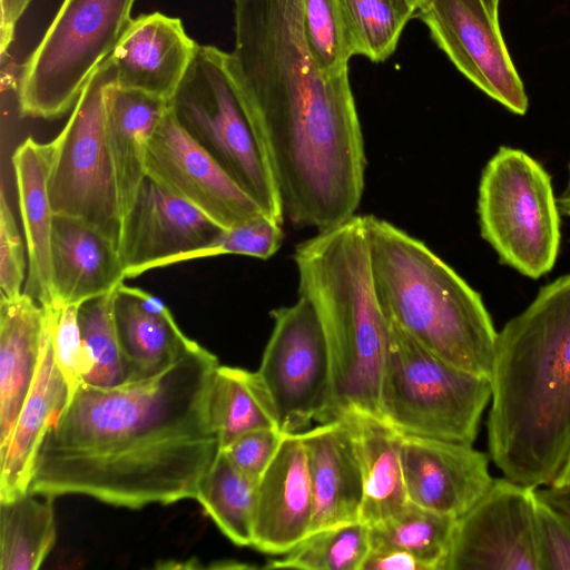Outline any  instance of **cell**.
Instances as JSON below:
<instances>
[{"mask_svg":"<svg viewBox=\"0 0 570 570\" xmlns=\"http://www.w3.org/2000/svg\"><path fill=\"white\" fill-rule=\"evenodd\" d=\"M109 57L94 72L58 136L51 140L48 193L55 214L94 225L119 247L122 220L105 131Z\"/></svg>","mask_w":570,"mask_h":570,"instance_id":"10","label":"cell"},{"mask_svg":"<svg viewBox=\"0 0 570 570\" xmlns=\"http://www.w3.org/2000/svg\"><path fill=\"white\" fill-rule=\"evenodd\" d=\"M229 68L284 218L323 232L358 208L364 139L348 70L312 58L302 0H234Z\"/></svg>","mask_w":570,"mask_h":570,"instance_id":"2","label":"cell"},{"mask_svg":"<svg viewBox=\"0 0 570 570\" xmlns=\"http://www.w3.org/2000/svg\"><path fill=\"white\" fill-rule=\"evenodd\" d=\"M135 1L63 0L22 66L20 114L51 120L69 112L127 29Z\"/></svg>","mask_w":570,"mask_h":570,"instance_id":"7","label":"cell"},{"mask_svg":"<svg viewBox=\"0 0 570 570\" xmlns=\"http://www.w3.org/2000/svg\"><path fill=\"white\" fill-rule=\"evenodd\" d=\"M362 570H433L416 556L395 548H371Z\"/></svg>","mask_w":570,"mask_h":570,"instance_id":"40","label":"cell"},{"mask_svg":"<svg viewBox=\"0 0 570 570\" xmlns=\"http://www.w3.org/2000/svg\"><path fill=\"white\" fill-rule=\"evenodd\" d=\"M31 0H0V53L6 55L14 38L16 26Z\"/></svg>","mask_w":570,"mask_h":570,"instance_id":"41","label":"cell"},{"mask_svg":"<svg viewBox=\"0 0 570 570\" xmlns=\"http://www.w3.org/2000/svg\"><path fill=\"white\" fill-rule=\"evenodd\" d=\"M114 317L127 382L164 372L193 342L160 298L125 283L115 291Z\"/></svg>","mask_w":570,"mask_h":570,"instance_id":"21","label":"cell"},{"mask_svg":"<svg viewBox=\"0 0 570 570\" xmlns=\"http://www.w3.org/2000/svg\"><path fill=\"white\" fill-rule=\"evenodd\" d=\"M499 2L423 0L416 14L462 75L511 112L524 115L528 97L501 33Z\"/></svg>","mask_w":570,"mask_h":570,"instance_id":"12","label":"cell"},{"mask_svg":"<svg viewBox=\"0 0 570 570\" xmlns=\"http://www.w3.org/2000/svg\"><path fill=\"white\" fill-rule=\"evenodd\" d=\"M69 399L70 389L55 358L46 318L38 373L9 443L0 452V501H10L29 491L41 439Z\"/></svg>","mask_w":570,"mask_h":570,"instance_id":"22","label":"cell"},{"mask_svg":"<svg viewBox=\"0 0 570 570\" xmlns=\"http://www.w3.org/2000/svg\"><path fill=\"white\" fill-rule=\"evenodd\" d=\"M456 519L407 502L395 517L370 527L371 548H395L407 551L445 570Z\"/></svg>","mask_w":570,"mask_h":570,"instance_id":"30","label":"cell"},{"mask_svg":"<svg viewBox=\"0 0 570 570\" xmlns=\"http://www.w3.org/2000/svg\"><path fill=\"white\" fill-rule=\"evenodd\" d=\"M115 291L87 299L78 306L77 321L87 361L80 383L86 385L114 387L127 382L114 317Z\"/></svg>","mask_w":570,"mask_h":570,"instance_id":"31","label":"cell"},{"mask_svg":"<svg viewBox=\"0 0 570 570\" xmlns=\"http://www.w3.org/2000/svg\"><path fill=\"white\" fill-rule=\"evenodd\" d=\"M169 105L189 136L271 218L283 224L278 191L244 110L228 52L215 46L198 45Z\"/></svg>","mask_w":570,"mask_h":570,"instance_id":"9","label":"cell"},{"mask_svg":"<svg viewBox=\"0 0 570 570\" xmlns=\"http://www.w3.org/2000/svg\"><path fill=\"white\" fill-rule=\"evenodd\" d=\"M285 433L263 428L245 432L220 449L245 475L258 482L275 456Z\"/></svg>","mask_w":570,"mask_h":570,"instance_id":"39","label":"cell"},{"mask_svg":"<svg viewBox=\"0 0 570 570\" xmlns=\"http://www.w3.org/2000/svg\"><path fill=\"white\" fill-rule=\"evenodd\" d=\"M256 488L220 450L195 500L234 544L252 547Z\"/></svg>","mask_w":570,"mask_h":570,"instance_id":"29","label":"cell"},{"mask_svg":"<svg viewBox=\"0 0 570 570\" xmlns=\"http://www.w3.org/2000/svg\"><path fill=\"white\" fill-rule=\"evenodd\" d=\"M301 433L313 497L309 533L360 521L363 473L350 421L331 420Z\"/></svg>","mask_w":570,"mask_h":570,"instance_id":"19","label":"cell"},{"mask_svg":"<svg viewBox=\"0 0 570 570\" xmlns=\"http://www.w3.org/2000/svg\"><path fill=\"white\" fill-rule=\"evenodd\" d=\"M224 228L146 176L122 219L119 253L127 278L195 256Z\"/></svg>","mask_w":570,"mask_h":570,"instance_id":"15","label":"cell"},{"mask_svg":"<svg viewBox=\"0 0 570 570\" xmlns=\"http://www.w3.org/2000/svg\"><path fill=\"white\" fill-rule=\"evenodd\" d=\"M274 326L258 375L264 382L283 433H297L322 421L331 390L326 338L312 304L299 296L271 312Z\"/></svg>","mask_w":570,"mask_h":570,"instance_id":"11","label":"cell"},{"mask_svg":"<svg viewBox=\"0 0 570 570\" xmlns=\"http://www.w3.org/2000/svg\"><path fill=\"white\" fill-rule=\"evenodd\" d=\"M53 303L80 305L126 277L118 245L88 222L55 214L50 244Z\"/></svg>","mask_w":570,"mask_h":570,"instance_id":"20","label":"cell"},{"mask_svg":"<svg viewBox=\"0 0 570 570\" xmlns=\"http://www.w3.org/2000/svg\"><path fill=\"white\" fill-rule=\"evenodd\" d=\"M537 494L549 503L570 513V489H557L553 487L537 488Z\"/></svg>","mask_w":570,"mask_h":570,"instance_id":"42","label":"cell"},{"mask_svg":"<svg viewBox=\"0 0 570 570\" xmlns=\"http://www.w3.org/2000/svg\"><path fill=\"white\" fill-rule=\"evenodd\" d=\"M197 48L179 18L161 12L132 18L109 56L115 83L170 101Z\"/></svg>","mask_w":570,"mask_h":570,"instance_id":"18","label":"cell"},{"mask_svg":"<svg viewBox=\"0 0 570 570\" xmlns=\"http://www.w3.org/2000/svg\"><path fill=\"white\" fill-rule=\"evenodd\" d=\"M46 330L42 305L24 292L0 301V452L9 443L39 370Z\"/></svg>","mask_w":570,"mask_h":570,"instance_id":"23","label":"cell"},{"mask_svg":"<svg viewBox=\"0 0 570 570\" xmlns=\"http://www.w3.org/2000/svg\"><path fill=\"white\" fill-rule=\"evenodd\" d=\"M535 524L541 570H570V513L537 494Z\"/></svg>","mask_w":570,"mask_h":570,"instance_id":"37","label":"cell"},{"mask_svg":"<svg viewBox=\"0 0 570 570\" xmlns=\"http://www.w3.org/2000/svg\"><path fill=\"white\" fill-rule=\"evenodd\" d=\"M307 47L327 75L348 70L353 57L340 0H302Z\"/></svg>","mask_w":570,"mask_h":570,"instance_id":"34","label":"cell"},{"mask_svg":"<svg viewBox=\"0 0 570 570\" xmlns=\"http://www.w3.org/2000/svg\"><path fill=\"white\" fill-rule=\"evenodd\" d=\"M490 381L492 461L514 482L551 485L570 454V274L498 333Z\"/></svg>","mask_w":570,"mask_h":570,"instance_id":"3","label":"cell"},{"mask_svg":"<svg viewBox=\"0 0 570 570\" xmlns=\"http://www.w3.org/2000/svg\"><path fill=\"white\" fill-rule=\"evenodd\" d=\"M549 487H553L557 489H570V454L568 455L562 469L557 475L553 483Z\"/></svg>","mask_w":570,"mask_h":570,"instance_id":"43","label":"cell"},{"mask_svg":"<svg viewBox=\"0 0 570 570\" xmlns=\"http://www.w3.org/2000/svg\"><path fill=\"white\" fill-rule=\"evenodd\" d=\"M370 527L361 521L309 533L267 569L362 570L370 552Z\"/></svg>","mask_w":570,"mask_h":570,"instance_id":"33","label":"cell"},{"mask_svg":"<svg viewBox=\"0 0 570 570\" xmlns=\"http://www.w3.org/2000/svg\"><path fill=\"white\" fill-rule=\"evenodd\" d=\"M111 82L105 98V131L121 220L146 175V153L169 101Z\"/></svg>","mask_w":570,"mask_h":570,"instance_id":"24","label":"cell"},{"mask_svg":"<svg viewBox=\"0 0 570 570\" xmlns=\"http://www.w3.org/2000/svg\"><path fill=\"white\" fill-rule=\"evenodd\" d=\"M78 306L58 303L43 306L55 358L68 382L70 396L80 384L87 368L77 321Z\"/></svg>","mask_w":570,"mask_h":570,"instance_id":"36","label":"cell"},{"mask_svg":"<svg viewBox=\"0 0 570 570\" xmlns=\"http://www.w3.org/2000/svg\"><path fill=\"white\" fill-rule=\"evenodd\" d=\"M282 240V224L264 215L234 227L224 228L195 258L244 255L267 259L279 249Z\"/></svg>","mask_w":570,"mask_h":570,"instance_id":"35","label":"cell"},{"mask_svg":"<svg viewBox=\"0 0 570 570\" xmlns=\"http://www.w3.org/2000/svg\"><path fill=\"white\" fill-rule=\"evenodd\" d=\"M535 490L505 476L493 479L456 519L445 570H541Z\"/></svg>","mask_w":570,"mask_h":570,"instance_id":"13","label":"cell"},{"mask_svg":"<svg viewBox=\"0 0 570 570\" xmlns=\"http://www.w3.org/2000/svg\"><path fill=\"white\" fill-rule=\"evenodd\" d=\"M401 434V456L410 502L460 518L490 488L489 458L472 445Z\"/></svg>","mask_w":570,"mask_h":570,"instance_id":"16","label":"cell"},{"mask_svg":"<svg viewBox=\"0 0 570 570\" xmlns=\"http://www.w3.org/2000/svg\"><path fill=\"white\" fill-rule=\"evenodd\" d=\"M313 497L302 433H285L256 488L252 547L283 556L309 533Z\"/></svg>","mask_w":570,"mask_h":570,"instance_id":"17","label":"cell"},{"mask_svg":"<svg viewBox=\"0 0 570 570\" xmlns=\"http://www.w3.org/2000/svg\"><path fill=\"white\" fill-rule=\"evenodd\" d=\"M218 365L193 341L153 377L80 383L41 439L29 491L127 509L195 499L220 451L209 413Z\"/></svg>","mask_w":570,"mask_h":570,"instance_id":"1","label":"cell"},{"mask_svg":"<svg viewBox=\"0 0 570 570\" xmlns=\"http://www.w3.org/2000/svg\"><path fill=\"white\" fill-rule=\"evenodd\" d=\"M389 323L381 420L402 434L472 445L491 400L490 379L448 363Z\"/></svg>","mask_w":570,"mask_h":570,"instance_id":"6","label":"cell"},{"mask_svg":"<svg viewBox=\"0 0 570 570\" xmlns=\"http://www.w3.org/2000/svg\"><path fill=\"white\" fill-rule=\"evenodd\" d=\"M298 295L314 307L331 360V390L320 423L350 414L381 419L390 323L372 277L363 216L299 243L293 255Z\"/></svg>","mask_w":570,"mask_h":570,"instance_id":"4","label":"cell"},{"mask_svg":"<svg viewBox=\"0 0 570 570\" xmlns=\"http://www.w3.org/2000/svg\"><path fill=\"white\" fill-rule=\"evenodd\" d=\"M363 473L360 521L376 525L399 514L407 504L401 434L381 419L350 414Z\"/></svg>","mask_w":570,"mask_h":570,"instance_id":"26","label":"cell"},{"mask_svg":"<svg viewBox=\"0 0 570 570\" xmlns=\"http://www.w3.org/2000/svg\"><path fill=\"white\" fill-rule=\"evenodd\" d=\"M146 175L223 228L268 216L180 126L170 105L153 132Z\"/></svg>","mask_w":570,"mask_h":570,"instance_id":"14","label":"cell"},{"mask_svg":"<svg viewBox=\"0 0 570 570\" xmlns=\"http://www.w3.org/2000/svg\"><path fill=\"white\" fill-rule=\"evenodd\" d=\"M209 413L220 449L252 430H279L272 397L257 371L218 365L212 384Z\"/></svg>","mask_w":570,"mask_h":570,"instance_id":"27","label":"cell"},{"mask_svg":"<svg viewBox=\"0 0 570 570\" xmlns=\"http://www.w3.org/2000/svg\"><path fill=\"white\" fill-rule=\"evenodd\" d=\"M482 238L530 278L549 273L560 247V209L551 177L521 149L501 146L483 168L478 194Z\"/></svg>","mask_w":570,"mask_h":570,"instance_id":"8","label":"cell"},{"mask_svg":"<svg viewBox=\"0 0 570 570\" xmlns=\"http://www.w3.org/2000/svg\"><path fill=\"white\" fill-rule=\"evenodd\" d=\"M413 2V4L417 8L419 4L423 1V0H411Z\"/></svg>","mask_w":570,"mask_h":570,"instance_id":"44","label":"cell"},{"mask_svg":"<svg viewBox=\"0 0 570 570\" xmlns=\"http://www.w3.org/2000/svg\"><path fill=\"white\" fill-rule=\"evenodd\" d=\"M353 55L386 60L416 13L411 0H340Z\"/></svg>","mask_w":570,"mask_h":570,"instance_id":"32","label":"cell"},{"mask_svg":"<svg viewBox=\"0 0 570 570\" xmlns=\"http://www.w3.org/2000/svg\"><path fill=\"white\" fill-rule=\"evenodd\" d=\"M23 244L12 210L7 202L4 186L0 191V289L1 299H14L26 281Z\"/></svg>","mask_w":570,"mask_h":570,"instance_id":"38","label":"cell"},{"mask_svg":"<svg viewBox=\"0 0 570 570\" xmlns=\"http://www.w3.org/2000/svg\"><path fill=\"white\" fill-rule=\"evenodd\" d=\"M363 218L387 321L438 357L490 379L498 332L481 295L421 240L382 218Z\"/></svg>","mask_w":570,"mask_h":570,"instance_id":"5","label":"cell"},{"mask_svg":"<svg viewBox=\"0 0 570 570\" xmlns=\"http://www.w3.org/2000/svg\"><path fill=\"white\" fill-rule=\"evenodd\" d=\"M50 157V144H40L31 137L12 155L28 256L23 292L42 306L53 303L50 244L55 213L48 193Z\"/></svg>","mask_w":570,"mask_h":570,"instance_id":"25","label":"cell"},{"mask_svg":"<svg viewBox=\"0 0 570 570\" xmlns=\"http://www.w3.org/2000/svg\"><path fill=\"white\" fill-rule=\"evenodd\" d=\"M53 498L28 491L0 501V570H35L56 541Z\"/></svg>","mask_w":570,"mask_h":570,"instance_id":"28","label":"cell"}]
</instances>
